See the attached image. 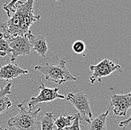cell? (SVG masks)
<instances>
[{
  "label": "cell",
  "mask_w": 131,
  "mask_h": 130,
  "mask_svg": "<svg viewBox=\"0 0 131 130\" xmlns=\"http://www.w3.org/2000/svg\"><path fill=\"white\" fill-rule=\"evenodd\" d=\"M34 0H27L25 2H18L14 12L6 22L0 24L2 33L7 41L19 36L25 37L31 32L30 27L35 21L40 19V15L34 14Z\"/></svg>",
  "instance_id": "obj_1"
},
{
  "label": "cell",
  "mask_w": 131,
  "mask_h": 130,
  "mask_svg": "<svg viewBox=\"0 0 131 130\" xmlns=\"http://www.w3.org/2000/svg\"><path fill=\"white\" fill-rule=\"evenodd\" d=\"M18 114L11 117L8 120L9 127H14L16 130H41L40 122L37 120V116L41 108L36 109L34 107H28L27 110L23 103L18 106Z\"/></svg>",
  "instance_id": "obj_2"
},
{
  "label": "cell",
  "mask_w": 131,
  "mask_h": 130,
  "mask_svg": "<svg viewBox=\"0 0 131 130\" xmlns=\"http://www.w3.org/2000/svg\"><path fill=\"white\" fill-rule=\"evenodd\" d=\"M34 70L44 74L46 80L54 82L57 85H60L66 81L77 80L69 71L64 60H60L57 65H51L46 63L40 66H35Z\"/></svg>",
  "instance_id": "obj_3"
},
{
  "label": "cell",
  "mask_w": 131,
  "mask_h": 130,
  "mask_svg": "<svg viewBox=\"0 0 131 130\" xmlns=\"http://www.w3.org/2000/svg\"><path fill=\"white\" fill-rule=\"evenodd\" d=\"M66 99L71 103L77 110L81 119H83L87 123L92 120V113L90 106V97L83 92H78L76 94L69 93Z\"/></svg>",
  "instance_id": "obj_4"
},
{
  "label": "cell",
  "mask_w": 131,
  "mask_h": 130,
  "mask_svg": "<svg viewBox=\"0 0 131 130\" xmlns=\"http://www.w3.org/2000/svg\"><path fill=\"white\" fill-rule=\"evenodd\" d=\"M90 70L93 73L90 77L91 84H94L96 81L101 82L103 77L107 76L115 71L121 72V67L118 64H115L113 61L109 59H104L95 65H90Z\"/></svg>",
  "instance_id": "obj_5"
},
{
  "label": "cell",
  "mask_w": 131,
  "mask_h": 130,
  "mask_svg": "<svg viewBox=\"0 0 131 130\" xmlns=\"http://www.w3.org/2000/svg\"><path fill=\"white\" fill-rule=\"evenodd\" d=\"M8 43L11 49V63H15V61L18 56L28 55L32 51V47L27 36L16 37L8 41Z\"/></svg>",
  "instance_id": "obj_6"
},
{
  "label": "cell",
  "mask_w": 131,
  "mask_h": 130,
  "mask_svg": "<svg viewBox=\"0 0 131 130\" xmlns=\"http://www.w3.org/2000/svg\"><path fill=\"white\" fill-rule=\"evenodd\" d=\"M39 89L40 90L39 95L37 97H31L28 104V107H34L42 103L52 102L57 99H66L65 96L59 94L58 91L60 90V88H49L45 86L43 82H41L40 85L39 86Z\"/></svg>",
  "instance_id": "obj_7"
},
{
  "label": "cell",
  "mask_w": 131,
  "mask_h": 130,
  "mask_svg": "<svg viewBox=\"0 0 131 130\" xmlns=\"http://www.w3.org/2000/svg\"><path fill=\"white\" fill-rule=\"evenodd\" d=\"M110 107H113V112L117 116H125L131 107V92L127 94L110 95Z\"/></svg>",
  "instance_id": "obj_8"
},
{
  "label": "cell",
  "mask_w": 131,
  "mask_h": 130,
  "mask_svg": "<svg viewBox=\"0 0 131 130\" xmlns=\"http://www.w3.org/2000/svg\"><path fill=\"white\" fill-rule=\"evenodd\" d=\"M28 73V70H23L16 63H10L0 67V79L9 81Z\"/></svg>",
  "instance_id": "obj_9"
},
{
  "label": "cell",
  "mask_w": 131,
  "mask_h": 130,
  "mask_svg": "<svg viewBox=\"0 0 131 130\" xmlns=\"http://www.w3.org/2000/svg\"><path fill=\"white\" fill-rule=\"evenodd\" d=\"M27 37L32 47V50L35 51L40 56L46 57L49 48H48V45H47L45 37L42 35L34 36L31 34V32L29 34H28Z\"/></svg>",
  "instance_id": "obj_10"
},
{
  "label": "cell",
  "mask_w": 131,
  "mask_h": 130,
  "mask_svg": "<svg viewBox=\"0 0 131 130\" xmlns=\"http://www.w3.org/2000/svg\"><path fill=\"white\" fill-rule=\"evenodd\" d=\"M11 83H8L4 88L0 89V114L7 112L12 105L8 95L11 94Z\"/></svg>",
  "instance_id": "obj_11"
},
{
  "label": "cell",
  "mask_w": 131,
  "mask_h": 130,
  "mask_svg": "<svg viewBox=\"0 0 131 130\" xmlns=\"http://www.w3.org/2000/svg\"><path fill=\"white\" fill-rule=\"evenodd\" d=\"M110 108H109L106 111L100 115H98L95 119H92L90 122L89 130H108L106 126V117L109 114Z\"/></svg>",
  "instance_id": "obj_12"
},
{
  "label": "cell",
  "mask_w": 131,
  "mask_h": 130,
  "mask_svg": "<svg viewBox=\"0 0 131 130\" xmlns=\"http://www.w3.org/2000/svg\"><path fill=\"white\" fill-rule=\"evenodd\" d=\"M75 119V114L74 115H60L58 118L55 119L54 124L57 127V130H63L66 128L70 126L74 120Z\"/></svg>",
  "instance_id": "obj_13"
},
{
  "label": "cell",
  "mask_w": 131,
  "mask_h": 130,
  "mask_svg": "<svg viewBox=\"0 0 131 130\" xmlns=\"http://www.w3.org/2000/svg\"><path fill=\"white\" fill-rule=\"evenodd\" d=\"M55 118L52 112H47L40 120L41 130H54L55 128Z\"/></svg>",
  "instance_id": "obj_14"
},
{
  "label": "cell",
  "mask_w": 131,
  "mask_h": 130,
  "mask_svg": "<svg viewBox=\"0 0 131 130\" xmlns=\"http://www.w3.org/2000/svg\"><path fill=\"white\" fill-rule=\"evenodd\" d=\"M11 54V49L9 46L8 41L4 38L2 33H0V57L5 58L8 55Z\"/></svg>",
  "instance_id": "obj_15"
},
{
  "label": "cell",
  "mask_w": 131,
  "mask_h": 130,
  "mask_svg": "<svg viewBox=\"0 0 131 130\" xmlns=\"http://www.w3.org/2000/svg\"><path fill=\"white\" fill-rule=\"evenodd\" d=\"M72 50L78 55L83 54L86 51V45L82 41H76L72 44Z\"/></svg>",
  "instance_id": "obj_16"
},
{
  "label": "cell",
  "mask_w": 131,
  "mask_h": 130,
  "mask_svg": "<svg viewBox=\"0 0 131 130\" xmlns=\"http://www.w3.org/2000/svg\"><path fill=\"white\" fill-rule=\"evenodd\" d=\"M18 2H19V0H11L10 2L5 3V4L2 6L3 9L6 11L7 15H8V17L14 12V11H15V9H16V7H15V6H16V3H17Z\"/></svg>",
  "instance_id": "obj_17"
},
{
  "label": "cell",
  "mask_w": 131,
  "mask_h": 130,
  "mask_svg": "<svg viewBox=\"0 0 131 130\" xmlns=\"http://www.w3.org/2000/svg\"><path fill=\"white\" fill-rule=\"evenodd\" d=\"M81 118L80 117V114H75V119L74 120L72 124L66 128V130H81Z\"/></svg>",
  "instance_id": "obj_18"
},
{
  "label": "cell",
  "mask_w": 131,
  "mask_h": 130,
  "mask_svg": "<svg viewBox=\"0 0 131 130\" xmlns=\"http://www.w3.org/2000/svg\"><path fill=\"white\" fill-rule=\"evenodd\" d=\"M131 122V114L130 116L129 117V118L128 119H127V120H122V121H121V122L118 123V127H120V128H122V129H126L127 128V126L129 125V123Z\"/></svg>",
  "instance_id": "obj_19"
},
{
  "label": "cell",
  "mask_w": 131,
  "mask_h": 130,
  "mask_svg": "<svg viewBox=\"0 0 131 130\" xmlns=\"http://www.w3.org/2000/svg\"><path fill=\"white\" fill-rule=\"evenodd\" d=\"M3 130H11V129H3Z\"/></svg>",
  "instance_id": "obj_20"
},
{
  "label": "cell",
  "mask_w": 131,
  "mask_h": 130,
  "mask_svg": "<svg viewBox=\"0 0 131 130\" xmlns=\"http://www.w3.org/2000/svg\"><path fill=\"white\" fill-rule=\"evenodd\" d=\"M0 130H3V129H2V128L1 126H0Z\"/></svg>",
  "instance_id": "obj_21"
},
{
  "label": "cell",
  "mask_w": 131,
  "mask_h": 130,
  "mask_svg": "<svg viewBox=\"0 0 131 130\" xmlns=\"http://www.w3.org/2000/svg\"><path fill=\"white\" fill-rule=\"evenodd\" d=\"M54 1H55V2H58L59 0H54Z\"/></svg>",
  "instance_id": "obj_22"
}]
</instances>
